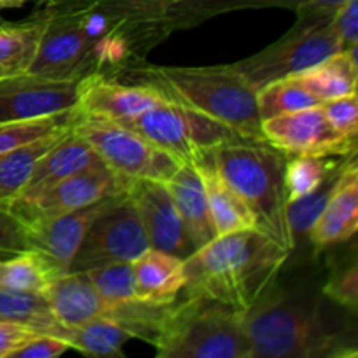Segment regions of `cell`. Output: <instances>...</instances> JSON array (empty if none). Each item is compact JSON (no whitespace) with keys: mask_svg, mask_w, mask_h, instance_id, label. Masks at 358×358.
<instances>
[{"mask_svg":"<svg viewBox=\"0 0 358 358\" xmlns=\"http://www.w3.org/2000/svg\"><path fill=\"white\" fill-rule=\"evenodd\" d=\"M49 311L59 324L79 325L94 318H108L112 303L100 296L80 271L58 275L44 292Z\"/></svg>","mask_w":358,"mask_h":358,"instance_id":"d6986e66","label":"cell"},{"mask_svg":"<svg viewBox=\"0 0 358 358\" xmlns=\"http://www.w3.org/2000/svg\"><path fill=\"white\" fill-rule=\"evenodd\" d=\"M358 229V166L357 154L346 159L327 205L310 229L317 248L350 240Z\"/></svg>","mask_w":358,"mask_h":358,"instance_id":"e0dca14e","label":"cell"},{"mask_svg":"<svg viewBox=\"0 0 358 358\" xmlns=\"http://www.w3.org/2000/svg\"><path fill=\"white\" fill-rule=\"evenodd\" d=\"M142 84L177 103L222 121L247 140H262L257 90L236 65L133 66Z\"/></svg>","mask_w":358,"mask_h":358,"instance_id":"7a4b0ae2","label":"cell"},{"mask_svg":"<svg viewBox=\"0 0 358 358\" xmlns=\"http://www.w3.org/2000/svg\"><path fill=\"white\" fill-rule=\"evenodd\" d=\"M261 131L264 142L287 157H345L357 152V140L336 131L320 105L264 119Z\"/></svg>","mask_w":358,"mask_h":358,"instance_id":"8fae6325","label":"cell"},{"mask_svg":"<svg viewBox=\"0 0 358 358\" xmlns=\"http://www.w3.org/2000/svg\"><path fill=\"white\" fill-rule=\"evenodd\" d=\"M325 296L331 297L334 303L348 308L353 313L358 308V268L357 262H352L346 268L332 273L329 283L324 289Z\"/></svg>","mask_w":358,"mask_h":358,"instance_id":"8d00e7d4","label":"cell"},{"mask_svg":"<svg viewBox=\"0 0 358 358\" xmlns=\"http://www.w3.org/2000/svg\"><path fill=\"white\" fill-rule=\"evenodd\" d=\"M72 129L90 143L114 173L128 182L149 178L166 184L180 166L173 156L110 119L80 114L77 110Z\"/></svg>","mask_w":358,"mask_h":358,"instance_id":"ba28073f","label":"cell"},{"mask_svg":"<svg viewBox=\"0 0 358 358\" xmlns=\"http://www.w3.org/2000/svg\"><path fill=\"white\" fill-rule=\"evenodd\" d=\"M290 250L259 229L215 236L184 261V297H205L247 311L271 289Z\"/></svg>","mask_w":358,"mask_h":358,"instance_id":"6da1fadb","label":"cell"},{"mask_svg":"<svg viewBox=\"0 0 358 358\" xmlns=\"http://www.w3.org/2000/svg\"><path fill=\"white\" fill-rule=\"evenodd\" d=\"M135 296L149 304H171L180 297L185 285L184 261L163 250L149 247L131 261Z\"/></svg>","mask_w":358,"mask_h":358,"instance_id":"7402d4cb","label":"cell"},{"mask_svg":"<svg viewBox=\"0 0 358 358\" xmlns=\"http://www.w3.org/2000/svg\"><path fill=\"white\" fill-rule=\"evenodd\" d=\"M48 3V10L59 13V10H76L86 9L93 3V0H44Z\"/></svg>","mask_w":358,"mask_h":358,"instance_id":"b9f144b4","label":"cell"},{"mask_svg":"<svg viewBox=\"0 0 358 358\" xmlns=\"http://www.w3.org/2000/svg\"><path fill=\"white\" fill-rule=\"evenodd\" d=\"M79 80L23 76L0 80V121L37 119L70 110L77 105Z\"/></svg>","mask_w":358,"mask_h":358,"instance_id":"5bb4252c","label":"cell"},{"mask_svg":"<svg viewBox=\"0 0 358 358\" xmlns=\"http://www.w3.org/2000/svg\"><path fill=\"white\" fill-rule=\"evenodd\" d=\"M357 49L338 51L296 77L311 94L324 101L357 93L358 62Z\"/></svg>","mask_w":358,"mask_h":358,"instance_id":"484cf974","label":"cell"},{"mask_svg":"<svg viewBox=\"0 0 358 358\" xmlns=\"http://www.w3.org/2000/svg\"><path fill=\"white\" fill-rule=\"evenodd\" d=\"M37 331L20 322L0 320V358H10L21 345L28 341Z\"/></svg>","mask_w":358,"mask_h":358,"instance_id":"ab89813d","label":"cell"},{"mask_svg":"<svg viewBox=\"0 0 358 358\" xmlns=\"http://www.w3.org/2000/svg\"><path fill=\"white\" fill-rule=\"evenodd\" d=\"M58 275L59 273L37 252L21 250L0 259V287L6 289L44 294Z\"/></svg>","mask_w":358,"mask_h":358,"instance_id":"f1b7e54d","label":"cell"},{"mask_svg":"<svg viewBox=\"0 0 358 358\" xmlns=\"http://www.w3.org/2000/svg\"><path fill=\"white\" fill-rule=\"evenodd\" d=\"M0 320L20 322L41 332L52 318L44 294L20 292L0 287Z\"/></svg>","mask_w":358,"mask_h":358,"instance_id":"d6a6232c","label":"cell"},{"mask_svg":"<svg viewBox=\"0 0 358 358\" xmlns=\"http://www.w3.org/2000/svg\"><path fill=\"white\" fill-rule=\"evenodd\" d=\"M243 313L205 297H178L154 348L161 358H250Z\"/></svg>","mask_w":358,"mask_h":358,"instance_id":"5b68a950","label":"cell"},{"mask_svg":"<svg viewBox=\"0 0 358 358\" xmlns=\"http://www.w3.org/2000/svg\"><path fill=\"white\" fill-rule=\"evenodd\" d=\"M69 131L70 129H65V131L45 136V138L38 140V142L31 143V145L0 154V206L2 208H6L23 191L38 157L45 150L51 149Z\"/></svg>","mask_w":358,"mask_h":358,"instance_id":"83f0119b","label":"cell"},{"mask_svg":"<svg viewBox=\"0 0 358 358\" xmlns=\"http://www.w3.org/2000/svg\"><path fill=\"white\" fill-rule=\"evenodd\" d=\"M115 23L94 7L49 10V23L28 73L56 80H77L96 73V42Z\"/></svg>","mask_w":358,"mask_h":358,"instance_id":"8992f818","label":"cell"},{"mask_svg":"<svg viewBox=\"0 0 358 358\" xmlns=\"http://www.w3.org/2000/svg\"><path fill=\"white\" fill-rule=\"evenodd\" d=\"M119 124L138 133L157 149L173 156L178 163L198 161L203 154L196 149L194 143L189 138L187 122H185L182 105L166 96L154 107L147 108L142 114L119 122Z\"/></svg>","mask_w":358,"mask_h":358,"instance_id":"2e32d148","label":"cell"},{"mask_svg":"<svg viewBox=\"0 0 358 358\" xmlns=\"http://www.w3.org/2000/svg\"><path fill=\"white\" fill-rule=\"evenodd\" d=\"M317 105H322V101L311 94L296 77L273 80L257 91V108L262 121Z\"/></svg>","mask_w":358,"mask_h":358,"instance_id":"4dcf8cb0","label":"cell"},{"mask_svg":"<svg viewBox=\"0 0 358 358\" xmlns=\"http://www.w3.org/2000/svg\"><path fill=\"white\" fill-rule=\"evenodd\" d=\"M163 94L149 84H122L103 73H90L79 80L77 110L122 122L142 114L163 100Z\"/></svg>","mask_w":358,"mask_h":358,"instance_id":"9a60e30c","label":"cell"},{"mask_svg":"<svg viewBox=\"0 0 358 358\" xmlns=\"http://www.w3.org/2000/svg\"><path fill=\"white\" fill-rule=\"evenodd\" d=\"M199 173L205 185L206 198H208L210 217H212L215 236L236 233L245 229H257L255 217L250 212L243 199L227 185L213 166V161L208 152H203L198 161Z\"/></svg>","mask_w":358,"mask_h":358,"instance_id":"cb8c5ba5","label":"cell"},{"mask_svg":"<svg viewBox=\"0 0 358 358\" xmlns=\"http://www.w3.org/2000/svg\"><path fill=\"white\" fill-rule=\"evenodd\" d=\"M128 187V180L114 173L105 163H100L56 182L31 198L13 199L6 210L21 224L83 208L91 203L126 192Z\"/></svg>","mask_w":358,"mask_h":358,"instance_id":"30bf717a","label":"cell"},{"mask_svg":"<svg viewBox=\"0 0 358 358\" xmlns=\"http://www.w3.org/2000/svg\"><path fill=\"white\" fill-rule=\"evenodd\" d=\"M128 194L142 220L149 247L185 261L194 247L166 184L138 178L129 182Z\"/></svg>","mask_w":358,"mask_h":358,"instance_id":"7c38bea8","label":"cell"},{"mask_svg":"<svg viewBox=\"0 0 358 358\" xmlns=\"http://www.w3.org/2000/svg\"><path fill=\"white\" fill-rule=\"evenodd\" d=\"M21 250H24L21 224L0 206V252L14 254Z\"/></svg>","mask_w":358,"mask_h":358,"instance_id":"60d3db41","label":"cell"},{"mask_svg":"<svg viewBox=\"0 0 358 358\" xmlns=\"http://www.w3.org/2000/svg\"><path fill=\"white\" fill-rule=\"evenodd\" d=\"M42 334L63 339L70 348L91 357H122V348L131 339L128 331L108 318H94L79 325H65L52 320Z\"/></svg>","mask_w":358,"mask_h":358,"instance_id":"d4e9b609","label":"cell"},{"mask_svg":"<svg viewBox=\"0 0 358 358\" xmlns=\"http://www.w3.org/2000/svg\"><path fill=\"white\" fill-rule=\"evenodd\" d=\"M348 157V156H345ZM345 157L292 156L285 164L287 203H294L313 192Z\"/></svg>","mask_w":358,"mask_h":358,"instance_id":"1f68e13d","label":"cell"},{"mask_svg":"<svg viewBox=\"0 0 358 358\" xmlns=\"http://www.w3.org/2000/svg\"><path fill=\"white\" fill-rule=\"evenodd\" d=\"M336 35L341 44V51L358 48V0H346L336 9L332 17Z\"/></svg>","mask_w":358,"mask_h":358,"instance_id":"74e56055","label":"cell"},{"mask_svg":"<svg viewBox=\"0 0 358 358\" xmlns=\"http://www.w3.org/2000/svg\"><path fill=\"white\" fill-rule=\"evenodd\" d=\"M149 248L138 212L128 191L112 196L91 222L70 264V271H86L112 262H131Z\"/></svg>","mask_w":358,"mask_h":358,"instance_id":"9c48e42d","label":"cell"},{"mask_svg":"<svg viewBox=\"0 0 358 358\" xmlns=\"http://www.w3.org/2000/svg\"><path fill=\"white\" fill-rule=\"evenodd\" d=\"M69 350L70 346L63 339L37 332L24 345H21L10 358H56Z\"/></svg>","mask_w":358,"mask_h":358,"instance_id":"f35d334b","label":"cell"},{"mask_svg":"<svg viewBox=\"0 0 358 358\" xmlns=\"http://www.w3.org/2000/svg\"><path fill=\"white\" fill-rule=\"evenodd\" d=\"M184 0H93L101 14L114 21L140 52L166 37V16Z\"/></svg>","mask_w":358,"mask_h":358,"instance_id":"ac0fdd59","label":"cell"},{"mask_svg":"<svg viewBox=\"0 0 358 358\" xmlns=\"http://www.w3.org/2000/svg\"><path fill=\"white\" fill-rule=\"evenodd\" d=\"M332 128L343 136L355 138L358 135V101L357 93L334 98L320 105Z\"/></svg>","mask_w":358,"mask_h":358,"instance_id":"d590c367","label":"cell"},{"mask_svg":"<svg viewBox=\"0 0 358 358\" xmlns=\"http://www.w3.org/2000/svg\"><path fill=\"white\" fill-rule=\"evenodd\" d=\"M80 273H84L94 289L100 292V296L110 303L136 299L131 262H112V264L96 266V268Z\"/></svg>","mask_w":358,"mask_h":358,"instance_id":"e575fe53","label":"cell"},{"mask_svg":"<svg viewBox=\"0 0 358 358\" xmlns=\"http://www.w3.org/2000/svg\"><path fill=\"white\" fill-rule=\"evenodd\" d=\"M76 117L77 107L45 117L0 121V154L31 145L45 136L70 129Z\"/></svg>","mask_w":358,"mask_h":358,"instance_id":"f546056e","label":"cell"},{"mask_svg":"<svg viewBox=\"0 0 358 358\" xmlns=\"http://www.w3.org/2000/svg\"><path fill=\"white\" fill-rule=\"evenodd\" d=\"M350 156H352V154H350ZM348 157H345V159L341 161V164H339L338 168H334L313 192H310V194L304 196V198L287 205L290 229H292L294 236H297L299 233H310L311 226H313L315 220L318 219L322 210L327 205L329 198H331L332 191H334L336 184H338V178L339 175H341V170Z\"/></svg>","mask_w":358,"mask_h":358,"instance_id":"836d02e7","label":"cell"},{"mask_svg":"<svg viewBox=\"0 0 358 358\" xmlns=\"http://www.w3.org/2000/svg\"><path fill=\"white\" fill-rule=\"evenodd\" d=\"M206 152L220 177L254 213L257 229L292 250L296 236L287 213L285 154L262 140L227 143Z\"/></svg>","mask_w":358,"mask_h":358,"instance_id":"277c9868","label":"cell"},{"mask_svg":"<svg viewBox=\"0 0 358 358\" xmlns=\"http://www.w3.org/2000/svg\"><path fill=\"white\" fill-rule=\"evenodd\" d=\"M24 2H30V0H2V9L3 7H14V6H21Z\"/></svg>","mask_w":358,"mask_h":358,"instance_id":"7bdbcfd3","label":"cell"},{"mask_svg":"<svg viewBox=\"0 0 358 358\" xmlns=\"http://www.w3.org/2000/svg\"><path fill=\"white\" fill-rule=\"evenodd\" d=\"M0 9H2V0H0Z\"/></svg>","mask_w":358,"mask_h":358,"instance_id":"ee69618b","label":"cell"},{"mask_svg":"<svg viewBox=\"0 0 358 358\" xmlns=\"http://www.w3.org/2000/svg\"><path fill=\"white\" fill-rule=\"evenodd\" d=\"M100 163L103 161L91 149L90 143L70 128L66 135H63L51 149H48L38 157L27 185L16 198H31L55 185L56 182Z\"/></svg>","mask_w":358,"mask_h":358,"instance_id":"ffe728a7","label":"cell"},{"mask_svg":"<svg viewBox=\"0 0 358 358\" xmlns=\"http://www.w3.org/2000/svg\"><path fill=\"white\" fill-rule=\"evenodd\" d=\"M250 358H348L357 346L329 327L317 310L268 290L243 313Z\"/></svg>","mask_w":358,"mask_h":358,"instance_id":"3957f363","label":"cell"},{"mask_svg":"<svg viewBox=\"0 0 358 358\" xmlns=\"http://www.w3.org/2000/svg\"><path fill=\"white\" fill-rule=\"evenodd\" d=\"M49 23V10L21 24L0 27V80L28 73Z\"/></svg>","mask_w":358,"mask_h":358,"instance_id":"4316f807","label":"cell"},{"mask_svg":"<svg viewBox=\"0 0 358 358\" xmlns=\"http://www.w3.org/2000/svg\"><path fill=\"white\" fill-rule=\"evenodd\" d=\"M343 2L346 0H184L166 16L164 30L170 34L177 28L192 27L217 14L238 9L278 7V9H292L299 14L315 9H336Z\"/></svg>","mask_w":358,"mask_h":358,"instance_id":"603a6c76","label":"cell"},{"mask_svg":"<svg viewBox=\"0 0 358 358\" xmlns=\"http://www.w3.org/2000/svg\"><path fill=\"white\" fill-rule=\"evenodd\" d=\"M336 9L299 13L297 23L289 34L264 51L234 65L257 91L273 80L297 76L311 69L334 52L341 51V44L332 24Z\"/></svg>","mask_w":358,"mask_h":358,"instance_id":"52a82bcc","label":"cell"},{"mask_svg":"<svg viewBox=\"0 0 358 358\" xmlns=\"http://www.w3.org/2000/svg\"><path fill=\"white\" fill-rule=\"evenodd\" d=\"M166 187L173 198L175 206L182 217L194 250L205 247L215 238L212 217H210L208 198L196 161L180 163Z\"/></svg>","mask_w":358,"mask_h":358,"instance_id":"44dd1931","label":"cell"},{"mask_svg":"<svg viewBox=\"0 0 358 358\" xmlns=\"http://www.w3.org/2000/svg\"><path fill=\"white\" fill-rule=\"evenodd\" d=\"M112 198V196H110ZM110 198L101 201L91 203L83 208L72 212L59 213L45 219H34L28 222H21L23 231L24 250H31L41 254L59 275L70 271V264L98 213L105 208Z\"/></svg>","mask_w":358,"mask_h":358,"instance_id":"4fadbf2b","label":"cell"}]
</instances>
